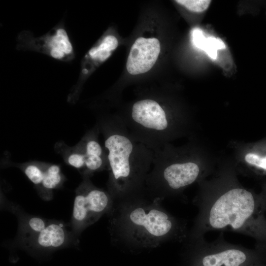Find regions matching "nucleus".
<instances>
[{
  "label": "nucleus",
  "mask_w": 266,
  "mask_h": 266,
  "mask_svg": "<svg viewBox=\"0 0 266 266\" xmlns=\"http://www.w3.org/2000/svg\"><path fill=\"white\" fill-rule=\"evenodd\" d=\"M63 176L60 167L57 165H51L44 168V178L41 185L43 190L42 198L49 200L52 198L51 192L62 184Z\"/></svg>",
  "instance_id": "13"
},
{
  "label": "nucleus",
  "mask_w": 266,
  "mask_h": 266,
  "mask_svg": "<svg viewBox=\"0 0 266 266\" xmlns=\"http://www.w3.org/2000/svg\"><path fill=\"white\" fill-rule=\"evenodd\" d=\"M263 199L266 211V183L263 185L262 192L260 194Z\"/></svg>",
  "instance_id": "18"
},
{
  "label": "nucleus",
  "mask_w": 266,
  "mask_h": 266,
  "mask_svg": "<svg viewBox=\"0 0 266 266\" xmlns=\"http://www.w3.org/2000/svg\"><path fill=\"white\" fill-rule=\"evenodd\" d=\"M151 169L145 181V195L163 201L175 196L197 181L201 175L199 165L189 159L175 158L167 144L154 151Z\"/></svg>",
  "instance_id": "4"
},
{
  "label": "nucleus",
  "mask_w": 266,
  "mask_h": 266,
  "mask_svg": "<svg viewBox=\"0 0 266 266\" xmlns=\"http://www.w3.org/2000/svg\"><path fill=\"white\" fill-rule=\"evenodd\" d=\"M10 208L18 217V232L15 241L26 238L40 232L46 227L49 223V220L43 218L22 212L17 206H14L13 204Z\"/></svg>",
  "instance_id": "11"
},
{
  "label": "nucleus",
  "mask_w": 266,
  "mask_h": 266,
  "mask_svg": "<svg viewBox=\"0 0 266 266\" xmlns=\"http://www.w3.org/2000/svg\"><path fill=\"white\" fill-rule=\"evenodd\" d=\"M258 148L257 150L246 154L244 159L257 173L266 174V145L258 147Z\"/></svg>",
  "instance_id": "14"
},
{
  "label": "nucleus",
  "mask_w": 266,
  "mask_h": 266,
  "mask_svg": "<svg viewBox=\"0 0 266 266\" xmlns=\"http://www.w3.org/2000/svg\"><path fill=\"white\" fill-rule=\"evenodd\" d=\"M86 157L83 152H74L67 157V163L70 166L80 169L85 168Z\"/></svg>",
  "instance_id": "17"
},
{
  "label": "nucleus",
  "mask_w": 266,
  "mask_h": 266,
  "mask_svg": "<svg viewBox=\"0 0 266 266\" xmlns=\"http://www.w3.org/2000/svg\"><path fill=\"white\" fill-rule=\"evenodd\" d=\"M160 51V43L158 39L138 38L132 46L128 57V72L136 75L148 71L156 62Z\"/></svg>",
  "instance_id": "10"
},
{
  "label": "nucleus",
  "mask_w": 266,
  "mask_h": 266,
  "mask_svg": "<svg viewBox=\"0 0 266 266\" xmlns=\"http://www.w3.org/2000/svg\"><path fill=\"white\" fill-rule=\"evenodd\" d=\"M114 200L110 194L94 186L89 177L76 191L70 226L78 237L87 227L111 210Z\"/></svg>",
  "instance_id": "6"
},
{
  "label": "nucleus",
  "mask_w": 266,
  "mask_h": 266,
  "mask_svg": "<svg viewBox=\"0 0 266 266\" xmlns=\"http://www.w3.org/2000/svg\"><path fill=\"white\" fill-rule=\"evenodd\" d=\"M16 49L44 54L58 61L69 63L76 52L63 18L45 34L36 36L30 31H21L16 37Z\"/></svg>",
  "instance_id": "7"
},
{
  "label": "nucleus",
  "mask_w": 266,
  "mask_h": 266,
  "mask_svg": "<svg viewBox=\"0 0 266 266\" xmlns=\"http://www.w3.org/2000/svg\"><path fill=\"white\" fill-rule=\"evenodd\" d=\"M101 121L109 170L108 192L114 201L145 194L154 151L134 140L117 115Z\"/></svg>",
  "instance_id": "3"
},
{
  "label": "nucleus",
  "mask_w": 266,
  "mask_h": 266,
  "mask_svg": "<svg viewBox=\"0 0 266 266\" xmlns=\"http://www.w3.org/2000/svg\"><path fill=\"white\" fill-rule=\"evenodd\" d=\"M161 202L145 194L114 201L107 214L112 243L137 253L166 242L184 243L189 231L187 221L170 214Z\"/></svg>",
  "instance_id": "2"
},
{
  "label": "nucleus",
  "mask_w": 266,
  "mask_h": 266,
  "mask_svg": "<svg viewBox=\"0 0 266 266\" xmlns=\"http://www.w3.org/2000/svg\"><path fill=\"white\" fill-rule=\"evenodd\" d=\"M24 172L33 183L41 187L44 178V168L35 164H30L24 168Z\"/></svg>",
  "instance_id": "15"
},
{
  "label": "nucleus",
  "mask_w": 266,
  "mask_h": 266,
  "mask_svg": "<svg viewBox=\"0 0 266 266\" xmlns=\"http://www.w3.org/2000/svg\"><path fill=\"white\" fill-rule=\"evenodd\" d=\"M183 243L181 266H245L261 262L266 252L257 246L251 249L230 243L223 232L211 242L203 237Z\"/></svg>",
  "instance_id": "5"
},
{
  "label": "nucleus",
  "mask_w": 266,
  "mask_h": 266,
  "mask_svg": "<svg viewBox=\"0 0 266 266\" xmlns=\"http://www.w3.org/2000/svg\"><path fill=\"white\" fill-rule=\"evenodd\" d=\"M245 266H266V265H264V264H262L261 262H258L257 263L251 264V265Z\"/></svg>",
  "instance_id": "19"
},
{
  "label": "nucleus",
  "mask_w": 266,
  "mask_h": 266,
  "mask_svg": "<svg viewBox=\"0 0 266 266\" xmlns=\"http://www.w3.org/2000/svg\"><path fill=\"white\" fill-rule=\"evenodd\" d=\"M191 37L194 45L205 51L212 59L216 58L218 50L225 47V45L222 40L212 36L206 37L203 32L198 28L192 30Z\"/></svg>",
  "instance_id": "12"
},
{
  "label": "nucleus",
  "mask_w": 266,
  "mask_h": 266,
  "mask_svg": "<svg viewBox=\"0 0 266 266\" xmlns=\"http://www.w3.org/2000/svg\"><path fill=\"white\" fill-rule=\"evenodd\" d=\"M118 45L117 38L108 33L88 50L82 60L78 80L70 93L71 100L74 101L77 98L83 83L95 67L108 59Z\"/></svg>",
  "instance_id": "9"
},
{
  "label": "nucleus",
  "mask_w": 266,
  "mask_h": 266,
  "mask_svg": "<svg viewBox=\"0 0 266 266\" xmlns=\"http://www.w3.org/2000/svg\"><path fill=\"white\" fill-rule=\"evenodd\" d=\"M175 1L194 12H201L209 7L211 1L208 0H177Z\"/></svg>",
  "instance_id": "16"
},
{
  "label": "nucleus",
  "mask_w": 266,
  "mask_h": 266,
  "mask_svg": "<svg viewBox=\"0 0 266 266\" xmlns=\"http://www.w3.org/2000/svg\"><path fill=\"white\" fill-rule=\"evenodd\" d=\"M225 183L208 187L195 198L198 213L186 240L203 237L209 231H229L253 238L256 246L266 250V211L261 194Z\"/></svg>",
  "instance_id": "1"
},
{
  "label": "nucleus",
  "mask_w": 266,
  "mask_h": 266,
  "mask_svg": "<svg viewBox=\"0 0 266 266\" xmlns=\"http://www.w3.org/2000/svg\"><path fill=\"white\" fill-rule=\"evenodd\" d=\"M78 237L69 224L59 220H50L45 228L28 237L14 242L33 255L49 254L59 249L78 244Z\"/></svg>",
  "instance_id": "8"
}]
</instances>
